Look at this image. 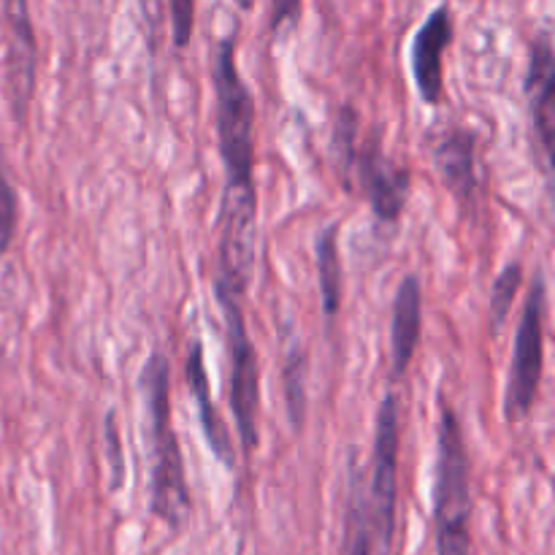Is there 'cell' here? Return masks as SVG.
Instances as JSON below:
<instances>
[{
    "label": "cell",
    "mask_w": 555,
    "mask_h": 555,
    "mask_svg": "<svg viewBox=\"0 0 555 555\" xmlns=\"http://www.w3.org/2000/svg\"><path fill=\"white\" fill-rule=\"evenodd\" d=\"M141 396L150 426L152 472H150V513L171 531L188 526L193 499L188 486V466L173 431L171 412V361L163 352H152L141 369Z\"/></svg>",
    "instance_id": "obj_1"
},
{
    "label": "cell",
    "mask_w": 555,
    "mask_h": 555,
    "mask_svg": "<svg viewBox=\"0 0 555 555\" xmlns=\"http://www.w3.org/2000/svg\"><path fill=\"white\" fill-rule=\"evenodd\" d=\"M331 157L341 188L361 195L379 222H399L412 190V168L383 150L379 130L361 135V114L341 106L331 130Z\"/></svg>",
    "instance_id": "obj_2"
},
{
    "label": "cell",
    "mask_w": 555,
    "mask_h": 555,
    "mask_svg": "<svg viewBox=\"0 0 555 555\" xmlns=\"http://www.w3.org/2000/svg\"><path fill=\"white\" fill-rule=\"evenodd\" d=\"M217 150L228 201H258L255 190V98L236 63V30L220 38L211 57Z\"/></svg>",
    "instance_id": "obj_3"
},
{
    "label": "cell",
    "mask_w": 555,
    "mask_h": 555,
    "mask_svg": "<svg viewBox=\"0 0 555 555\" xmlns=\"http://www.w3.org/2000/svg\"><path fill=\"white\" fill-rule=\"evenodd\" d=\"M434 537L437 555H472V461L459 412L444 396L434 464Z\"/></svg>",
    "instance_id": "obj_4"
},
{
    "label": "cell",
    "mask_w": 555,
    "mask_h": 555,
    "mask_svg": "<svg viewBox=\"0 0 555 555\" xmlns=\"http://www.w3.org/2000/svg\"><path fill=\"white\" fill-rule=\"evenodd\" d=\"M399 464H401V399L393 388L383 396L374 426L369 477H361L363 509L374 555L393 553L399 526Z\"/></svg>",
    "instance_id": "obj_5"
},
{
    "label": "cell",
    "mask_w": 555,
    "mask_h": 555,
    "mask_svg": "<svg viewBox=\"0 0 555 555\" xmlns=\"http://www.w3.org/2000/svg\"><path fill=\"white\" fill-rule=\"evenodd\" d=\"M220 307L222 325H225V347L228 363H231V415L236 426L238 444H242L244 459L258 450L260 444V358L249 334L247 318H244V296L242 293L225 291V287H211Z\"/></svg>",
    "instance_id": "obj_6"
},
{
    "label": "cell",
    "mask_w": 555,
    "mask_h": 555,
    "mask_svg": "<svg viewBox=\"0 0 555 555\" xmlns=\"http://www.w3.org/2000/svg\"><path fill=\"white\" fill-rule=\"evenodd\" d=\"M545 318H547V282L537 271L524 312L515 328L513 358H509L507 390H504V417L507 423H524L531 415L540 396L542 372H545Z\"/></svg>",
    "instance_id": "obj_7"
},
{
    "label": "cell",
    "mask_w": 555,
    "mask_h": 555,
    "mask_svg": "<svg viewBox=\"0 0 555 555\" xmlns=\"http://www.w3.org/2000/svg\"><path fill=\"white\" fill-rule=\"evenodd\" d=\"M455 38V16L448 3L437 5L417 27L410 47V68L415 90L426 106L444 103V52Z\"/></svg>",
    "instance_id": "obj_8"
},
{
    "label": "cell",
    "mask_w": 555,
    "mask_h": 555,
    "mask_svg": "<svg viewBox=\"0 0 555 555\" xmlns=\"http://www.w3.org/2000/svg\"><path fill=\"white\" fill-rule=\"evenodd\" d=\"M553 87H555V57L551 33H537L529 49V70H526L524 92L529 98L531 125H534L537 150L542 155V171L551 173L553 163Z\"/></svg>",
    "instance_id": "obj_9"
},
{
    "label": "cell",
    "mask_w": 555,
    "mask_h": 555,
    "mask_svg": "<svg viewBox=\"0 0 555 555\" xmlns=\"http://www.w3.org/2000/svg\"><path fill=\"white\" fill-rule=\"evenodd\" d=\"M5 27H9V85H11V112L16 119H25L36 90V30L30 20L27 0H0Z\"/></svg>",
    "instance_id": "obj_10"
},
{
    "label": "cell",
    "mask_w": 555,
    "mask_h": 555,
    "mask_svg": "<svg viewBox=\"0 0 555 555\" xmlns=\"http://www.w3.org/2000/svg\"><path fill=\"white\" fill-rule=\"evenodd\" d=\"M431 160L444 188L461 201V206H475L477 201V133L464 125H450L428 139Z\"/></svg>",
    "instance_id": "obj_11"
},
{
    "label": "cell",
    "mask_w": 555,
    "mask_h": 555,
    "mask_svg": "<svg viewBox=\"0 0 555 555\" xmlns=\"http://www.w3.org/2000/svg\"><path fill=\"white\" fill-rule=\"evenodd\" d=\"M184 383H188L190 396L195 401V410H198V421L201 428H204V439L209 444L211 455H215L217 464H222L225 469H233L236 466V448H233L231 428L222 421L220 410L215 404V396H211L209 372H206V358L201 339L190 341L188 352H184Z\"/></svg>",
    "instance_id": "obj_12"
},
{
    "label": "cell",
    "mask_w": 555,
    "mask_h": 555,
    "mask_svg": "<svg viewBox=\"0 0 555 555\" xmlns=\"http://www.w3.org/2000/svg\"><path fill=\"white\" fill-rule=\"evenodd\" d=\"M423 339V282L406 274L399 282L390 314V377L401 379Z\"/></svg>",
    "instance_id": "obj_13"
},
{
    "label": "cell",
    "mask_w": 555,
    "mask_h": 555,
    "mask_svg": "<svg viewBox=\"0 0 555 555\" xmlns=\"http://www.w3.org/2000/svg\"><path fill=\"white\" fill-rule=\"evenodd\" d=\"M341 225L331 222L314 238V260H318V291L323 314L334 320L341 312V296H345V276H341V249H339Z\"/></svg>",
    "instance_id": "obj_14"
},
{
    "label": "cell",
    "mask_w": 555,
    "mask_h": 555,
    "mask_svg": "<svg viewBox=\"0 0 555 555\" xmlns=\"http://www.w3.org/2000/svg\"><path fill=\"white\" fill-rule=\"evenodd\" d=\"M520 285H524V263L520 260L504 266L496 280H493L491 298H488V328H491L493 336L502 334V328L507 325Z\"/></svg>",
    "instance_id": "obj_15"
},
{
    "label": "cell",
    "mask_w": 555,
    "mask_h": 555,
    "mask_svg": "<svg viewBox=\"0 0 555 555\" xmlns=\"http://www.w3.org/2000/svg\"><path fill=\"white\" fill-rule=\"evenodd\" d=\"M307 352L301 350V345H293L285 358V369H282L287 421H291L293 431H301L304 421H307Z\"/></svg>",
    "instance_id": "obj_16"
},
{
    "label": "cell",
    "mask_w": 555,
    "mask_h": 555,
    "mask_svg": "<svg viewBox=\"0 0 555 555\" xmlns=\"http://www.w3.org/2000/svg\"><path fill=\"white\" fill-rule=\"evenodd\" d=\"M361 477V472L352 469L350 493H347L345 509V555H374L372 534H369L366 524V509H363Z\"/></svg>",
    "instance_id": "obj_17"
},
{
    "label": "cell",
    "mask_w": 555,
    "mask_h": 555,
    "mask_svg": "<svg viewBox=\"0 0 555 555\" xmlns=\"http://www.w3.org/2000/svg\"><path fill=\"white\" fill-rule=\"evenodd\" d=\"M16 225H20V195H16V188L5 173L3 155H0V258L14 244Z\"/></svg>",
    "instance_id": "obj_18"
},
{
    "label": "cell",
    "mask_w": 555,
    "mask_h": 555,
    "mask_svg": "<svg viewBox=\"0 0 555 555\" xmlns=\"http://www.w3.org/2000/svg\"><path fill=\"white\" fill-rule=\"evenodd\" d=\"M168 25L173 47L188 49L195 30V0H168Z\"/></svg>",
    "instance_id": "obj_19"
},
{
    "label": "cell",
    "mask_w": 555,
    "mask_h": 555,
    "mask_svg": "<svg viewBox=\"0 0 555 555\" xmlns=\"http://www.w3.org/2000/svg\"><path fill=\"white\" fill-rule=\"evenodd\" d=\"M106 459L112 466V491H119V486L125 482V453L122 442H119L117 423H114V412L106 415Z\"/></svg>",
    "instance_id": "obj_20"
},
{
    "label": "cell",
    "mask_w": 555,
    "mask_h": 555,
    "mask_svg": "<svg viewBox=\"0 0 555 555\" xmlns=\"http://www.w3.org/2000/svg\"><path fill=\"white\" fill-rule=\"evenodd\" d=\"M304 11V0H271V14H269V27L271 33H280L282 27L298 25Z\"/></svg>",
    "instance_id": "obj_21"
},
{
    "label": "cell",
    "mask_w": 555,
    "mask_h": 555,
    "mask_svg": "<svg viewBox=\"0 0 555 555\" xmlns=\"http://www.w3.org/2000/svg\"><path fill=\"white\" fill-rule=\"evenodd\" d=\"M141 3V14H144V20H146V25H150V30L155 33V25H157V20H160V5H163V0H139Z\"/></svg>",
    "instance_id": "obj_22"
},
{
    "label": "cell",
    "mask_w": 555,
    "mask_h": 555,
    "mask_svg": "<svg viewBox=\"0 0 555 555\" xmlns=\"http://www.w3.org/2000/svg\"><path fill=\"white\" fill-rule=\"evenodd\" d=\"M233 3L238 5V11H253L255 0H233Z\"/></svg>",
    "instance_id": "obj_23"
}]
</instances>
